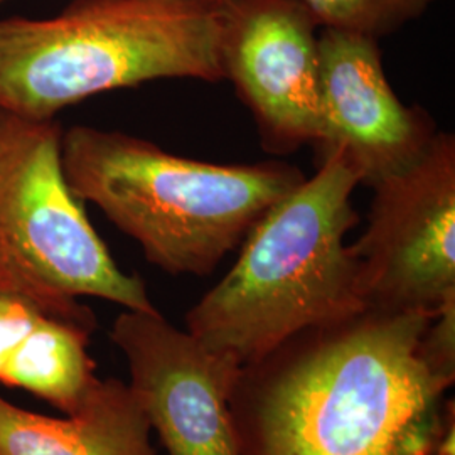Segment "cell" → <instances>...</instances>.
Instances as JSON below:
<instances>
[{
  "instance_id": "obj_13",
  "label": "cell",
  "mask_w": 455,
  "mask_h": 455,
  "mask_svg": "<svg viewBox=\"0 0 455 455\" xmlns=\"http://www.w3.org/2000/svg\"><path fill=\"white\" fill-rule=\"evenodd\" d=\"M422 356L434 373L454 383L455 378V293L440 306L420 342Z\"/></svg>"
},
{
  "instance_id": "obj_10",
  "label": "cell",
  "mask_w": 455,
  "mask_h": 455,
  "mask_svg": "<svg viewBox=\"0 0 455 455\" xmlns=\"http://www.w3.org/2000/svg\"><path fill=\"white\" fill-rule=\"evenodd\" d=\"M97 315L78 299L43 291L0 267V383L75 413L97 387L88 355Z\"/></svg>"
},
{
  "instance_id": "obj_11",
  "label": "cell",
  "mask_w": 455,
  "mask_h": 455,
  "mask_svg": "<svg viewBox=\"0 0 455 455\" xmlns=\"http://www.w3.org/2000/svg\"><path fill=\"white\" fill-rule=\"evenodd\" d=\"M150 423L129 385L100 379L82 407L51 419L0 396V455H156Z\"/></svg>"
},
{
  "instance_id": "obj_5",
  "label": "cell",
  "mask_w": 455,
  "mask_h": 455,
  "mask_svg": "<svg viewBox=\"0 0 455 455\" xmlns=\"http://www.w3.org/2000/svg\"><path fill=\"white\" fill-rule=\"evenodd\" d=\"M63 133L58 118L0 108V267L48 292L157 312L142 278L116 265L71 191Z\"/></svg>"
},
{
  "instance_id": "obj_15",
  "label": "cell",
  "mask_w": 455,
  "mask_h": 455,
  "mask_svg": "<svg viewBox=\"0 0 455 455\" xmlns=\"http://www.w3.org/2000/svg\"><path fill=\"white\" fill-rule=\"evenodd\" d=\"M4 2H5V0H0V5H2V4H4ZM223 2H229V0H223Z\"/></svg>"
},
{
  "instance_id": "obj_9",
  "label": "cell",
  "mask_w": 455,
  "mask_h": 455,
  "mask_svg": "<svg viewBox=\"0 0 455 455\" xmlns=\"http://www.w3.org/2000/svg\"><path fill=\"white\" fill-rule=\"evenodd\" d=\"M317 48L319 157L341 154L370 188L415 163L439 131L423 108L405 107L395 95L378 39L321 28Z\"/></svg>"
},
{
  "instance_id": "obj_2",
  "label": "cell",
  "mask_w": 455,
  "mask_h": 455,
  "mask_svg": "<svg viewBox=\"0 0 455 455\" xmlns=\"http://www.w3.org/2000/svg\"><path fill=\"white\" fill-rule=\"evenodd\" d=\"M358 176L341 154L321 159L250 229L231 270L186 315L188 332L250 368L295 336L366 312L344 243L358 225Z\"/></svg>"
},
{
  "instance_id": "obj_8",
  "label": "cell",
  "mask_w": 455,
  "mask_h": 455,
  "mask_svg": "<svg viewBox=\"0 0 455 455\" xmlns=\"http://www.w3.org/2000/svg\"><path fill=\"white\" fill-rule=\"evenodd\" d=\"M319 29L307 0L227 4L225 75L270 154L287 156L319 140Z\"/></svg>"
},
{
  "instance_id": "obj_6",
  "label": "cell",
  "mask_w": 455,
  "mask_h": 455,
  "mask_svg": "<svg viewBox=\"0 0 455 455\" xmlns=\"http://www.w3.org/2000/svg\"><path fill=\"white\" fill-rule=\"evenodd\" d=\"M368 227L349 250L366 310H439L455 293V137L379 180Z\"/></svg>"
},
{
  "instance_id": "obj_14",
  "label": "cell",
  "mask_w": 455,
  "mask_h": 455,
  "mask_svg": "<svg viewBox=\"0 0 455 455\" xmlns=\"http://www.w3.org/2000/svg\"><path fill=\"white\" fill-rule=\"evenodd\" d=\"M447 417L443 422V428L440 434L439 440L435 443V449L432 455H455V411L454 402L447 405Z\"/></svg>"
},
{
  "instance_id": "obj_1",
  "label": "cell",
  "mask_w": 455,
  "mask_h": 455,
  "mask_svg": "<svg viewBox=\"0 0 455 455\" xmlns=\"http://www.w3.org/2000/svg\"><path fill=\"white\" fill-rule=\"evenodd\" d=\"M437 310H366L306 331L244 368L233 415L243 455H432L449 381L422 336Z\"/></svg>"
},
{
  "instance_id": "obj_12",
  "label": "cell",
  "mask_w": 455,
  "mask_h": 455,
  "mask_svg": "<svg viewBox=\"0 0 455 455\" xmlns=\"http://www.w3.org/2000/svg\"><path fill=\"white\" fill-rule=\"evenodd\" d=\"M437 0H307L321 28L366 34L374 39L396 33Z\"/></svg>"
},
{
  "instance_id": "obj_4",
  "label": "cell",
  "mask_w": 455,
  "mask_h": 455,
  "mask_svg": "<svg viewBox=\"0 0 455 455\" xmlns=\"http://www.w3.org/2000/svg\"><path fill=\"white\" fill-rule=\"evenodd\" d=\"M223 0H71L48 19L0 17V108L56 118L142 83L227 80Z\"/></svg>"
},
{
  "instance_id": "obj_3",
  "label": "cell",
  "mask_w": 455,
  "mask_h": 455,
  "mask_svg": "<svg viewBox=\"0 0 455 455\" xmlns=\"http://www.w3.org/2000/svg\"><path fill=\"white\" fill-rule=\"evenodd\" d=\"M71 191L93 203L171 275H210L265 212L306 180L282 161L201 163L120 131L73 125L63 133Z\"/></svg>"
},
{
  "instance_id": "obj_7",
  "label": "cell",
  "mask_w": 455,
  "mask_h": 455,
  "mask_svg": "<svg viewBox=\"0 0 455 455\" xmlns=\"http://www.w3.org/2000/svg\"><path fill=\"white\" fill-rule=\"evenodd\" d=\"M131 390L169 455H243L231 398L243 366L157 312L124 310L110 331Z\"/></svg>"
}]
</instances>
